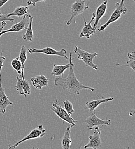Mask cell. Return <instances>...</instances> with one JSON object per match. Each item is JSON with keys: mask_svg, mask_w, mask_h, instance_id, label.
Listing matches in <instances>:
<instances>
[{"mask_svg": "<svg viewBox=\"0 0 135 149\" xmlns=\"http://www.w3.org/2000/svg\"><path fill=\"white\" fill-rule=\"evenodd\" d=\"M72 53L70 52L69 57L70 65L69 67V72L67 77L63 78V77H57L54 80L55 85L62 89V91L67 90L69 93L79 95L80 91L82 90H89L92 91H94V88L91 87L85 86L78 80L74 71V64L73 63Z\"/></svg>", "mask_w": 135, "mask_h": 149, "instance_id": "cell-1", "label": "cell"}, {"mask_svg": "<svg viewBox=\"0 0 135 149\" xmlns=\"http://www.w3.org/2000/svg\"><path fill=\"white\" fill-rule=\"evenodd\" d=\"M121 2L119 3L117 2L115 5V9L111 15L109 19L108 20V21L104 24V25H101L98 29V31L99 32L104 31L105 29L112 23L116 22L117 20L121 17L122 15H125L127 13L128 9L124 5V0H120Z\"/></svg>", "mask_w": 135, "mask_h": 149, "instance_id": "cell-2", "label": "cell"}, {"mask_svg": "<svg viewBox=\"0 0 135 149\" xmlns=\"http://www.w3.org/2000/svg\"><path fill=\"white\" fill-rule=\"evenodd\" d=\"M74 52L77 55L78 58L82 60L85 63L86 67H92L95 70H98L97 65L95 64L93 61V59L98 56L97 53L94 52L90 54L77 46H76L74 48Z\"/></svg>", "mask_w": 135, "mask_h": 149, "instance_id": "cell-3", "label": "cell"}, {"mask_svg": "<svg viewBox=\"0 0 135 149\" xmlns=\"http://www.w3.org/2000/svg\"><path fill=\"white\" fill-rule=\"evenodd\" d=\"M51 110L54 112L59 118L62 119L63 120L70 123L73 127H75L76 122L77 120H75L70 115L67 111L62 107L61 105L59 104V99L58 96H57L55 101L52 103V107H51Z\"/></svg>", "mask_w": 135, "mask_h": 149, "instance_id": "cell-4", "label": "cell"}, {"mask_svg": "<svg viewBox=\"0 0 135 149\" xmlns=\"http://www.w3.org/2000/svg\"><path fill=\"white\" fill-rule=\"evenodd\" d=\"M85 0H76L71 6V16L70 19L66 21V23L67 25H70L72 20L78 15H81L83 12L89 8V5H86Z\"/></svg>", "mask_w": 135, "mask_h": 149, "instance_id": "cell-5", "label": "cell"}, {"mask_svg": "<svg viewBox=\"0 0 135 149\" xmlns=\"http://www.w3.org/2000/svg\"><path fill=\"white\" fill-rule=\"evenodd\" d=\"M85 123L87 125V128L88 130H92L94 127L98 126H110L111 123V120L107 118L105 120L101 119L99 118L94 111L92 112L90 115L83 120Z\"/></svg>", "mask_w": 135, "mask_h": 149, "instance_id": "cell-6", "label": "cell"}, {"mask_svg": "<svg viewBox=\"0 0 135 149\" xmlns=\"http://www.w3.org/2000/svg\"><path fill=\"white\" fill-rule=\"evenodd\" d=\"M45 130L44 129L42 125H40L38 126V127L33 129L30 132V133L29 134H28L26 136H25L24 138L21 139L15 145H9V148L10 149H15L21 143H22L26 141L29 140V139L41 138L42 136H43L45 135Z\"/></svg>", "mask_w": 135, "mask_h": 149, "instance_id": "cell-7", "label": "cell"}, {"mask_svg": "<svg viewBox=\"0 0 135 149\" xmlns=\"http://www.w3.org/2000/svg\"><path fill=\"white\" fill-rule=\"evenodd\" d=\"M30 54H33L35 52L42 53L47 55H56V56L63 57L64 58L69 60V57L66 55L67 51L65 49H62L60 51H57L52 48L47 47L42 49H36V48H28V49Z\"/></svg>", "mask_w": 135, "mask_h": 149, "instance_id": "cell-8", "label": "cell"}, {"mask_svg": "<svg viewBox=\"0 0 135 149\" xmlns=\"http://www.w3.org/2000/svg\"><path fill=\"white\" fill-rule=\"evenodd\" d=\"M101 131L98 126L94 127V131L93 135H90L89 136V142L87 144L85 145L84 149L87 148H92L93 149H97L101 148L102 142L101 139Z\"/></svg>", "mask_w": 135, "mask_h": 149, "instance_id": "cell-9", "label": "cell"}, {"mask_svg": "<svg viewBox=\"0 0 135 149\" xmlns=\"http://www.w3.org/2000/svg\"><path fill=\"white\" fill-rule=\"evenodd\" d=\"M17 83L15 86L18 94L23 95L25 97H27L28 95L31 94V87L29 83L25 79H22L19 76L16 77Z\"/></svg>", "mask_w": 135, "mask_h": 149, "instance_id": "cell-10", "label": "cell"}, {"mask_svg": "<svg viewBox=\"0 0 135 149\" xmlns=\"http://www.w3.org/2000/svg\"><path fill=\"white\" fill-rule=\"evenodd\" d=\"M94 19H95L94 13H92V18L88 24L87 23L86 19H84L85 26L83 27V28L81 30V32H80L79 37H85L87 39H89L91 37V36L93 35L96 33V28H95L92 26V23Z\"/></svg>", "mask_w": 135, "mask_h": 149, "instance_id": "cell-11", "label": "cell"}, {"mask_svg": "<svg viewBox=\"0 0 135 149\" xmlns=\"http://www.w3.org/2000/svg\"><path fill=\"white\" fill-rule=\"evenodd\" d=\"M114 98L112 97H109V98H104L103 96H101V98L98 97L97 99L93 100L90 102H87L86 103L85 106H84L85 110H88L90 111H94L97 109V107L100 105L101 103H106L108 102L113 100Z\"/></svg>", "mask_w": 135, "mask_h": 149, "instance_id": "cell-12", "label": "cell"}, {"mask_svg": "<svg viewBox=\"0 0 135 149\" xmlns=\"http://www.w3.org/2000/svg\"><path fill=\"white\" fill-rule=\"evenodd\" d=\"M13 103L9 100L8 97L6 96L5 88L2 86L0 87V112L5 114L6 112V109L9 106H12Z\"/></svg>", "mask_w": 135, "mask_h": 149, "instance_id": "cell-13", "label": "cell"}, {"mask_svg": "<svg viewBox=\"0 0 135 149\" xmlns=\"http://www.w3.org/2000/svg\"><path fill=\"white\" fill-rule=\"evenodd\" d=\"M32 85L38 90H41L43 87H47L48 83V79L44 74L38 75L32 77L31 79Z\"/></svg>", "mask_w": 135, "mask_h": 149, "instance_id": "cell-14", "label": "cell"}, {"mask_svg": "<svg viewBox=\"0 0 135 149\" xmlns=\"http://www.w3.org/2000/svg\"><path fill=\"white\" fill-rule=\"evenodd\" d=\"M109 0H105L96 9V11L94 13V17H95V22L94 23V28H96L98 23L99 21L102 17H103L106 12L107 9V4Z\"/></svg>", "mask_w": 135, "mask_h": 149, "instance_id": "cell-15", "label": "cell"}, {"mask_svg": "<svg viewBox=\"0 0 135 149\" xmlns=\"http://www.w3.org/2000/svg\"><path fill=\"white\" fill-rule=\"evenodd\" d=\"M26 16H24L22 19L15 25H13L10 29H6V30H2L1 32V34L2 35L5 33H9V32H19L20 31H22L24 29H27L26 25L27 23V21L25 19Z\"/></svg>", "mask_w": 135, "mask_h": 149, "instance_id": "cell-16", "label": "cell"}, {"mask_svg": "<svg viewBox=\"0 0 135 149\" xmlns=\"http://www.w3.org/2000/svg\"><path fill=\"white\" fill-rule=\"evenodd\" d=\"M73 127L71 125L69 126L65 131L64 134L61 141V146L63 149H70L72 144V141L70 138V132L71 128Z\"/></svg>", "mask_w": 135, "mask_h": 149, "instance_id": "cell-17", "label": "cell"}, {"mask_svg": "<svg viewBox=\"0 0 135 149\" xmlns=\"http://www.w3.org/2000/svg\"><path fill=\"white\" fill-rule=\"evenodd\" d=\"M27 16L29 19V22L28 24V28L26 29V32L24 35L22 36V38L24 41L27 42H32L34 40V33H33V29H32V22H33V19H34V16H31V14H29L27 15Z\"/></svg>", "mask_w": 135, "mask_h": 149, "instance_id": "cell-18", "label": "cell"}, {"mask_svg": "<svg viewBox=\"0 0 135 149\" xmlns=\"http://www.w3.org/2000/svg\"><path fill=\"white\" fill-rule=\"evenodd\" d=\"M29 9L28 6H18L17 7L15 10L8 14L7 16L8 17L11 16H17L18 17H21L22 16H27L28 15V10Z\"/></svg>", "mask_w": 135, "mask_h": 149, "instance_id": "cell-19", "label": "cell"}, {"mask_svg": "<svg viewBox=\"0 0 135 149\" xmlns=\"http://www.w3.org/2000/svg\"><path fill=\"white\" fill-rule=\"evenodd\" d=\"M70 65V63L69 62V64L66 65H57L56 64H54L53 65V70L52 71L51 74L55 76H61V77L63 76V73L66 70L69 68Z\"/></svg>", "mask_w": 135, "mask_h": 149, "instance_id": "cell-20", "label": "cell"}, {"mask_svg": "<svg viewBox=\"0 0 135 149\" xmlns=\"http://www.w3.org/2000/svg\"><path fill=\"white\" fill-rule=\"evenodd\" d=\"M20 61L21 64V76L22 79H25L24 74V69L25 67V63L27 60V48L26 47L23 45L21 47L20 52L19 56Z\"/></svg>", "mask_w": 135, "mask_h": 149, "instance_id": "cell-21", "label": "cell"}, {"mask_svg": "<svg viewBox=\"0 0 135 149\" xmlns=\"http://www.w3.org/2000/svg\"><path fill=\"white\" fill-rule=\"evenodd\" d=\"M128 57L129 60L127 61L126 64H116L118 66H126L132 69L134 71H135V52L134 51L130 52L128 53Z\"/></svg>", "mask_w": 135, "mask_h": 149, "instance_id": "cell-22", "label": "cell"}, {"mask_svg": "<svg viewBox=\"0 0 135 149\" xmlns=\"http://www.w3.org/2000/svg\"><path fill=\"white\" fill-rule=\"evenodd\" d=\"M11 65L19 74H21V64L19 57H16L11 61Z\"/></svg>", "mask_w": 135, "mask_h": 149, "instance_id": "cell-23", "label": "cell"}, {"mask_svg": "<svg viewBox=\"0 0 135 149\" xmlns=\"http://www.w3.org/2000/svg\"><path fill=\"white\" fill-rule=\"evenodd\" d=\"M63 104H64V108L65 110L71 116V115L73 113H74V112H75L71 102H70L69 100L66 99V100H64L63 102Z\"/></svg>", "mask_w": 135, "mask_h": 149, "instance_id": "cell-24", "label": "cell"}, {"mask_svg": "<svg viewBox=\"0 0 135 149\" xmlns=\"http://www.w3.org/2000/svg\"><path fill=\"white\" fill-rule=\"evenodd\" d=\"M4 50H2L1 51V53L0 54V87L2 86V83H1V71H2V68L3 66V62L5 60L6 58L3 56V52Z\"/></svg>", "mask_w": 135, "mask_h": 149, "instance_id": "cell-25", "label": "cell"}, {"mask_svg": "<svg viewBox=\"0 0 135 149\" xmlns=\"http://www.w3.org/2000/svg\"><path fill=\"white\" fill-rule=\"evenodd\" d=\"M9 21L10 22H14L15 19L10 17H8L7 15H5L2 14V13H0V22H2L3 21Z\"/></svg>", "mask_w": 135, "mask_h": 149, "instance_id": "cell-26", "label": "cell"}, {"mask_svg": "<svg viewBox=\"0 0 135 149\" xmlns=\"http://www.w3.org/2000/svg\"><path fill=\"white\" fill-rule=\"evenodd\" d=\"M46 0H27V3L28 5H33L34 6H36V3L40 2H44Z\"/></svg>", "mask_w": 135, "mask_h": 149, "instance_id": "cell-27", "label": "cell"}, {"mask_svg": "<svg viewBox=\"0 0 135 149\" xmlns=\"http://www.w3.org/2000/svg\"><path fill=\"white\" fill-rule=\"evenodd\" d=\"M6 25H7V24H6V23L5 22V21H3V22H1V27H0V37L2 36V35L1 34V32H2V31L4 27H5Z\"/></svg>", "mask_w": 135, "mask_h": 149, "instance_id": "cell-28", "label": "cell"}, {"mask_svg": "<svg viewBox=\"0 0 135 149\" xmlns=\"http://www.w3.org/2000/svg\"><path fill=\"white\" fill-rule=\"evenodd\" d=\"M9 0H0V8L2 7Z\"/></svg>", "mask_w": 135, "mask_h": 149, "instance_id": "cell-29", "label": "cell"}, {"mask_svg": "<svg viewBox=\"0 0 135 149\" xmlns=\"http://www.w3.org/2000/svg\"><path fill=\"white\" fill-rule=\"evenodd\" d=\"M0 13H1V10H0Z\"/></svg>", "mask_w": 135, "mask_h": 149, "instance_id": "cell-30", "label": "cell"}]
</instances>
